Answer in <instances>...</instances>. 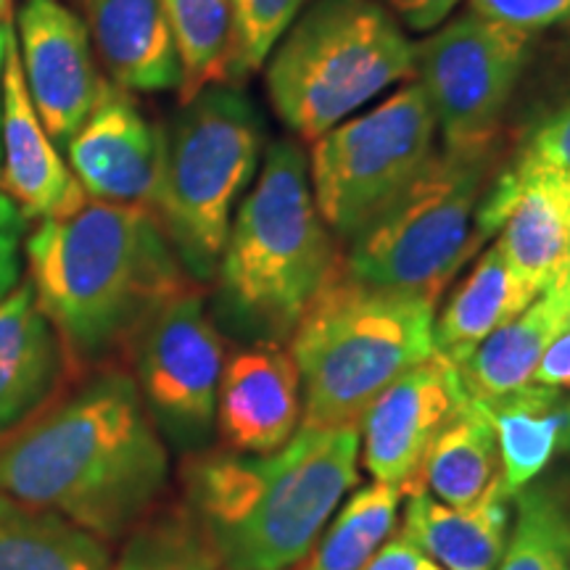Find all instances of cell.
I'll return each instance as SVG.
<instances>
[{"mask_svg":"<svg viewBox=\"0 0 570 570\" xmlns=\"http://www.w3.org/2000/svg\"><path fill=\"white\" fill-rule=\"evenodd\" d=\"M341 265L336 235L312 196L302 142L275 140L227 233L217 267L223 309L259 341L281 344Z\"/></svg>","mask_w":570,"mask_h":570,"instance_id":"obj_4","label":"cell"},{"mask_svg":"<svg viewBox=\"0 0 570 570\" xmlns=\"http://www.w3.org/2000/svg\"><path fill=\"white\" fill-rule=\"evenodd\" d=\"M17 42L35 111L56 146H67L96 106L104 82L88 27L61 0H24Z\"/></svg>","mask_w":570,"mask_h":570,"instance_id":"obj_13","label":"cell"},{"mask_svg":"<svg viewBox=\"0 0 570 570\" xmlns=\"http://www.w3.org/2000/svg\"><path fill=\"white\" fill-rule=\"evenodd\" d=\"M481 225L510 267L544 294L570 262V177L518 159L497 175Z\"/></svg>","mask_w":570,"mask_h":570,"instance_id":"obj_14","label":"cell"},{"mask_svg":"<svg viewBox=\"0 0 570 570\" xmlns=\"http://www.w3.org/2000/svg\"><path fill=\"white\" fill-rule=\"evenodd\" d=\"M13 38L11 21L0 24V132H3V75H6V56H9V42Z\"/></svg>","mask_w":570,"mask_h":570,"instance_id":"obj_37","label":"cell"},{"mask_svg":"<svg viewBox=\"0 0 570 570\" xmlns=\"http://www.w3.org/2000/svg\"><path fill=\"white\" fill-rule=\"evenodd\" d=\"M473 11L520 32L568 24L570 0H470Z\"/></svg>","mask_w":570,"mask_h":570,"instance_id":"obj_31","label":"cell"},{"mask_svg":"<svg viewBox=\"0 0 570 570\" xmlns=\"http://www.w3.org/2000/svg\"><path fill=\"white\" fill-rule=\"evenodd\" d=\"M98 59L127 92L180 90L183 67L159 0H77Z\"/></svg>","mask_w":570,"mask_h":570,"instance_id":"obj_18","label":"cell"},{"mask_svg":"<svg viewBox=\"0 0 570 570\" xmlns=\"http://www.w3.org/2000/svg\"><path fill=\"white\" fill-rule=\"evenodd\" d=\"M436 117L415 80L312 142V196L338 244L420 173L436 151Z\"/></svg>","mask_w":570,"mask_h":570,"instance_id":"obj_9","label":"cell"},{"mask_svg":"<svg viewBox=\"0 0 570 570\" xmlns=\"http://www.w3.org/2000/svg\"><path fill=\"white\" fill-rule=\"evenodd\" d=\"M0 190L24 219H63L90 202L80 180L56 148L21 71L17 32L9 42L3 75V132H0Z\"/></svg>","mask_w":570,"mask_h":570,"instance_id":"obj_17","label":"cell"},{"mask_svg":"<svg viewBox=\"0 0 570 570\" xmlns=\"http://www.w3.org/2000/svg\"><path fill=\"white\" fill-rule=\"evenodd\" d=\"M531 53V35L475 11L446 19L415 42V77L444 146L497 140Z\"/></svg>","mask_w":570,"mask_h":570,"instance_id":"obj_10","label":"cell"},{"mask_svg":"<svg viewBox=\"0 0 570 570\" xmlns=\"http://www.w3.org/2000/svg\"><path fill=\"white\" fill-rule=\"evenodd\" d=\"M267 96L296 140L315 142L391 85L415 77V42L375 0H309L267 59Z\"/></svg>","mask_w":570,"mask_h":570,"instance_id":"obj_7","label":"cell"},{"mask_svg":"<svg viewBox=\"0 0 570 570\" xmlns=\"http://www.w3.org/2000/svg\"><path fill=\"white\" fill-rule=\"evenodd\" d=\"M69 360L30 281L0 302V441L38 415L59 389Z\"/></svg>","mask_w":570,"mask_h":570,"instance_id":"obj_19","label":"cell"},{"mask_svg":"<svg viewBox=\"0 0 570 570\" xmlns=\"http://www.w3.org/2000/svg\"><path fill=\"white\" fill-rule=\"evenodd\" d=\"M568 396L537 383L508 396L481 402L489 410L499 444V479L510 499L544 473L560 452L562 410Z\"/></svg>","mask_w":570,"mask_h":570,"instance_id":"obj_24","label":"cell"},{"mask_svg":"<svg viewBox=\"0 0 570 570\" xmlns=\"http://www.w3.org/2000/svg\"><path fill=\"white\" fill-rule=\"evenodd\" d=\"M433 570H441V568H439V566H436V568H433Z\"/></svg>","mask_w":570,"mask_h":570,"instance_id":"obj_44","label":"cell"},{"mask_svg":"<svg viewBox=\"0 0 570 570\" xmlns=\"http://www.w3.org/2000/svg\"><path fill=\"white\" fill-rule=\"evenodd\" d=\"M111 570H223L185 510L148 518L127 537Z\"/></svg>","mask_w":570,"mask_h":570,"instance_id":"obj_29","label":"cell"},{"mask_svg":"<svg viewBox=\"0 0 570 570\" xmlns=\"http://www.w3.org/2000/svg\"><path fill=\"white\" fill-rule=\"evenodd\" d=\"M135 383L154 420L183 441L212 431L225 341L202 291H190L156 312L132 346Z\"/></svg>","mask_w":570,"mask_h":570,"instance_id":"obj_11","label":"cell"},{"mask_svg":"<svg viewBox=\"0 0 570 570\" xmlns=\"http://www.w3.org/2000/svg\"><path fill=\"white\" fill-rule=\"evenodd\" d=\"M412 32H431L452 17L460 0H375Z\"/></svg>","mask_w":570,"mask_h":570,"instance_id":"obj_33","label":"cell"},{"mask_svg":"<svg viewBox=\"0 0 570 570\" xmlns=\"http://www.w3.org/2000/svg\"><path fill=\"white\" fill-rule=\"evenodd\" d=\"M433 320V304L370 288L341 265L288 338L304 428H360L399 375L436 352Z\"/></svg>","mask_w":570,"mask_h":570,"instance_id":"obj_6","label":"cell"},{"mask_svg":"<svg viewBox=\"0 0 570 570\" xmlns=\"http://www.w3.org/2000/svg\"><path fill=\"white\" fill-rule=\"evenodd\" d=\"M30 285L59 333L75 375L132 354L142 327L198 281L151 209L88 202L46 219L24 244Z\"/></svg>","mask_w":570,"mask_h":570,"instance_id":"obj_2","label":"cell"},{"mask_svg":"<svg viewBox=\"0 0 570 570\" xmlns=\"http://www.w3.org/2000/svg\"><path fill=\"white\" fill-rule=\"evenodd\" d=\"M402 489L370 483L348 499L306 558L312 570H360L394 533Z\"/></svg>","mask_w":570,"mask_h":570,"instance_id":"obj_26","label":"cell"},{"mask_svg":"<svg viewBox=\"0 0 570 570\" xmlns=\"http://www.w3.org/2000/svg\"><path fill=\"white\" fill-rule=\"evenodd\" d=\"M497 151L499 138L433 151L420 173L346 240V273L370 288L436 306L489 240L481 212L499 175Z\"/></svg>","mask_w":570,"mask_h":570,"instance_id":"obj_5","label":"cell"},{"mask_svg":"<svg viewBox=\"0 0 570 570\" xmlns=\"http://www.w3.org/2000/svg\"><path fill=\"white\" fill-rule=\"evenodd\" d=\"M499 479V444L489 410L470 399L428 452L425 491L449 508H468Z\"/></svg>","mask_w":570,"mask_h":570,"instance_id":"obj_25","label":"cell"},{"mask_svg":"<svg viewBox=\"0 0 570 570\" xmlns=\"http://www.w3.org/2000/svg\"><path fill=\"white\" fill-rule=\"evenodd\" d=\"M560 452H570V399L562 410V436H560Z\"/></svg>","mask_w":570,"mask_h":570,"instance_id":"obj_39","label":"cell"},{"mask_svg":"<svg viewBox=\"0 0 570 570\" xmlns=\"http://www.w3.org/2000/svg\"><path fill=\"white\" fill-rule=\"evenodd\" d=\"M167 483V446L135 375L119 365L90 370L0 441V494L59 512L104 541L151 518Z\"/></svg>","mask_w":570,"mask_h":570,"instance_id":"obj_1","label":"cell"},{"mask_svg":"<svg viewBox=\"0 0 570 570\" xmlns=\"http://www.w3.org/2000/svg\"><path fill=\"white\" fill-rule=\"evenodd\" d=\"M109 541L59 512L0 494V570H111Z\"/></svg>","mask_w":570,"mask_h":570,"instance_id":"obj_23","label":"cell"},{"mask_svg":"<svg viewBox=\"0 0 570 570\" xmlns=\"http://www.w3.org/2000/svg\"><path fill=\"white\" fill-rule=\"evenodd\" d=\"M550 291V288H547ZM562 294H566V291H562ZM562 327H566V331H570V294H566V315H562ZM562 331V333H566Z\"/></svg>","mask_w":570,"mask_h":570,"instance_id":"obj_41","label":"cell"},{"mask_svg":"<svg viewBox=\"0 0 570 570\" xmlns=\"http://www.w3.org/2000/svg\"><path fill=\"white\" fill-rule=\"evenodd\" d=\"M566 315V294L544 291L523 315L502 325L460 365L462 386L475 402L508 396L529 386L541 354L560 336Z\"/></svg>","mask_w":570,"mask_h":570,"instance_id":"obj_22","label":"cell"},{"mask_svg":"<svg viewBox=\"0 0 570 570\" xmlns=\"http://www.w3.org/2000/svg\"><path fill=\"white\" fill-rule=\"evenodd\" d=\"M552 288H560V291H566V294H570V262H568L566 273H562V277L552 285Z\"/></svg>","mask_w":570,"mask_h":570,"instance_id":"obj_40","label":"cell"},{"mask_svg":"<svg viewBox=\"0 0 570 570\" xmlns=\"http://www.w3.org/2000/svg\"><path fill=\"white\" fill-rule=\"evenodd\" d=\"M9 11H11V0H0V24L9 21Z\"/></svg>","mask_w":570,"mask_h":570,"instance_id":"obj_42","label":"cell"},{"mask_svg":"<svg viewBox=\"0 0 570 570\" xmlns=\"http://www.w3.org/2000/svg\"><path fill=\"white\" fill-rule=\"evenodd\" d=\"M468 402L460 367L436 352L399 375L360 423L367 473L394 483L404 497L425 491L428 452Z\"/></svg>","mask_w":570,"mask_h":570,"instance_id":"obj_12","label":"cell"},{"mask_svg":"<svg viewBox=\"0 0 570 570\" xmlns=\"http://www.w3.org/2000/svg\"><path fill=\"white\" fill-rule=\"evenodd\" d=\"M515 525L497 570H570V510L550 483L515 497Z\"/></svg>","mask_w":570,"mask_h":570,"instance_id":"obj_28","label":"cell"},{"mask_svg":"<svg viewBox=\"0 0 570 570\" xmlns=\"http://www.w3.org/2000/svg\"><path fill=\"white\" fill-rule=\"evenodd\" d=\"M433 562L410 537L402 531L386 539V544L377 550L360 570H433Z\"/></svg>","mask_w":570,"mask_h":570,"instance_id":"obj_34","label":"cell"},{"mask_svg":"<svg viewBox=\"0 0 570 570\" xmlns=\"http://www.w3.org/2000/svg\"><path fill=\"white\" fill-rule=\"evenodd\" d=\"M63 148L90 202L151 209L161 169V130L119 85L101 82L96 106Z\"/></svg>","mask_w":570,"mask_h":570,"instance_id":"obj_15","label":"cell"},{"mask_svg":"<svg viewBox=\"0 0 570 570\" xmlns=\"http://www.w3.org/2000/svg\"><path fill=\"white\" fill-rule=\"evenodd\" d=\"M531 381L544 389L570 391V331L560 333V336L547 346V352L541 354L537 373H533Z\"/></svg>","mask_w":570,"mask_h":570,"instance_id":"obj_35","label":"cell"},{"mask_svg":"<svg viewBox=\"0 0 570 570\" xmlns=\"http://www.w3.org/2000/svg\"><path fill=\"white\" fill-rule=\"evenodd\" d=\"M0 227H9V230H19V233L21 227H24V217H21L17 204H13L3 190H0Z\"/></svg>","mask_w":570,"mask_h":570,"instance_id":"obj_38","label":"cell"},{"mask_svg":"<svg viewBox=\"0 0 570 570\" xmlns=\"http://www.w3.org/2000/svg\"><path fill=\"white\" fill-rule=\"evenodd\" d=\"M309 0H230L227 82H240L265 67Z\"/></svg>","mask_w":570,"mask_h":570,"instance_id":"obj_30","label":"cell"},{"mask_svg":"<svg viewBox=\"0 0 570 570\" xmlns=\"http://www.w3.org/2000/svg\"><path fill=\"white\" fill-rule=\"evenodd\" d=\"M520 161L558 169L570 177V101L541 122L525 142Z\"/></svg>","mask_w":570,"mask_h":570,"instance_id":"obj_32","label":"cell"},{"mask_svg":"<svg viewBox=\"0 0 570 570\" xmlns=\"http://www.w3.org/2000/svg\"><path fill=\"white\" fill-rule=\"evenodd\" d=\"M360 483V428H298L269 454L188 460L185 512L223 570H288L309 558Z\"/></svg>","mask_w":570,"mask_h":570,"instance_id":"obj_3","label":"cell"},{"mask_svg":"<svg viewBox=\"0 0 570 570\" xmlns=\"http://www.w3.org/2000/svg\"><path fill=\"white\" fill-rule=\"evenodd\" d=\"M265 125L244 90L204 88L161 130L154 217L194 281L217 275L233 212L259 173Z\"/></svg>","mask_w":570,"mask_h":570,"instance_id":"obj_8","label":"cell"},{"mask_svg":"<svg viewBox=\"0 0 570 570\" xmlns=\"http://www.w3.org/2000/svg\"><path fill=\"white\" fill-rule=\"evenodd\" d=\"M21 283V238L19 230L0 227V302Z\"/></svg>","mask_w":570,"mask_h":570,"instance_id":"obj_36","label":"cell"},{"mask_svg":"<svg viewBox=\"0 0 570 570\" xmlns=\"http://www.w3.org/2000/svg\"><path fill=\"white\" fill-rule=\"evenodd\" d=\"M180 53V104L209 85L227 82L230 0H159Z\"/></svg>","mask_w":570,"mask_h":570,"instance_id":"obj_27","label":"cell"},{"mask_svg":"<svg viewBox=\"0 0 570 570\" xmlns=\"http://www.w3.org/2000/svg\"><path fill=\"white\" fill-rule=\"evenodd\" d=\"M214 420L230 452L269 454L288 444L304 420L302 375L291 352L256 341L225 360Z\"/></svg>","mask_w":570,"mask_h":570,"instance_id":"obj_16","label":"cell"},{"mask_svg":"<svg viewBox=\"0 0 570 570\" xmlns=\"http://www.w3.org/2000/svg\"><path fill=\"white\" fill-rule=\"evenodd\" d=\"M539 296L502 252L489 246L433 320V348L460 367L491 333L523 315Z\"/></svg>","mask_w":570,"mask_h":570,"instance_id":"obj_21","label":"cell"},{"mask_svg":"<svg viewBox=\"0 0 570 570\" xmlns=\"http://www.w3.org/2000/svg\"><path fill=\"white\" fill-rule=\"evenodd\" d=\"M288 570H312L309 566H306V560L304 562H298V566H294V568H288Z\"/></svg>","mask_w":570,"mask_h":570,"instance_id":"obj_43","label":"cell"},{"mask_svg":"<svg viewBox=\"0 0 570 570\" xmlns=\"http://www.w3.org/2000/svg\"><path fill=\"white\" fill-rule=\"evenodd\" d=\"M508 502L502 479L468 508H449L420 491L410 497L402 533L441 570H497L510 537Z\"/></svg>","mask_w":570,"mask_h":570,"instance_id":"obj_20","label":"cell"}]
</instances>
